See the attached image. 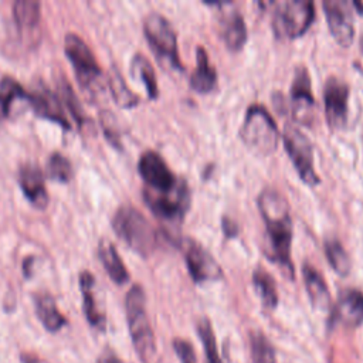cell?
<instances>
[{
  "label": "cell",
  "instance_id": "22",
  "mask_svg": "<svg viewBox=\"0 0 363 363\" xmlns=\"http://www.w3.org/2000/svg\"><path fill=\"white\" fill-rule=\"evenodd\" d=\"M94 285H95L94 275L89 274L88 271L81 272V275H79V286H81L82 299H84L85 316H86L88 322L92 326H95L98 329H104L105 328V315H104V312L98 306L95 291H94Z\"/></svg>",
  "mask_w": 363,
  "mask_h": 363
},
{
  "label": "cell",
  "instance_id": "12",
  "mask_svg": "<svg viewBox=\"0 0 363 363\" xmlns=\"http://www.w3.org/2000/svg\"><path fill=\"white\" fill-rule=\"evenodd\" d=\"M138 170L146 189L155 193L173 191L183 180L170 170L164 159L155 150H146L140 155Z\"/></svg>",
  "mask_w": 363,
  "mask_h": 363
},
{
  "label": "cell",
  "instance_id": "8",
  "mask_svg": "<svg viewBox=\"0 0 363 363\" xmlns=\"http://www.w3.org/2000/svg\"><path fill=\"white\" fill-rule=\"evenodd\" d=\"M143 200L149 210L162 221L180 224L189 211L191 194L187 182L183 179L182 183L169 193H155L145 189Z\"/></svg>",
  "mask_w": 363,
  "mask_h": 363
},
{
  "label": "cell",
  "instance_id": "37",
  "mask_svg": "<svg viewBox=\"0 0 363 363\" xmlns=\"http://www.w3.org/2000/svg\"><path fill=\"white\" fill-rule=\"evenodd\" d=\"M352 7H354L360 16H363V0L352 1Z\"/></svg>",
  "mask_w": 363,
  "mask_h": 363
},
{
  "label": "cell",
  "instance_id": "24",
  "mask_svg": "<svg viewBox=\"0 0 363 363\" xmlns=\"http://www.w3.org/2000/svg\"><path fill=\"white\" fill-rule=\"evenodd\" d=\"M130 72L135 78H138L146 92L147 96L150 99H156L159 96V85H157V79H156V72L153 69V65L150 64V61L140 52L135 54L130 62Z\"/></svg>",
  "mask_w": 363,
  "mask_h": 363
},
{
  "label": "cell",
  "instance_id": "33",
  "mask_svg": "<svg viewBox=\"0 0 363 363\" xmlns=\"http://www.w3.org/2000/svg\"><path fill=\"white\" fill-rule=\"evenodd\" d=\"M58 89L61 92V99L65 102L71 116L77 121V123L79 126H84V123L86 122V115H85V112L82 109V105L79 104V99H78L77 94L74 92L72 86L64 78H61Z\"/></svg>",
  "mask_w": 363,
  "mask_h": 363
},
{
  "label": "cell",
  "instance_id": "34",
  "mask_svg": "<svg viewBox=\"0 0 363 363\" xmlns=\"http://www.w3.org/2000/svg\"><path fill=\"white\" fill-rule=\"evenodd\" d=\"M172 345H173V350L177 354L180 363H197L196 352L190 342H187L186 339H182V337H176V339H173Z\"/></svg>",
  "mask_w": 363,
  "mask_h": 363
},
{
  "label": "cell",
  "instance_id": "6",
  "mask_svg": "<svg viewBox=\"0 0 363 363\" xmlns=\"http://www.w3.org/2000/svg\"><path fill=\"white\" fill-rule=\"evenodd\" d=\"M272 4L271 26L278 38H298L309 30L315 20V4L311 0H285Z\"/></svg>",
  "mask_w": 363,
  "mask_h": 363
},
{
  "label": "cell",
  "instance_id": "14",
  "mask_svg": "<svg viewBox=\"0 0 363 363\" xmlns=\"http://www.w3.org/2000/svg\"><path fill=\"white\" fill-rule=\"evenodd\" d=\"M328 28L335 41L342 47H350L354 40V20L352 3L346 0L322 1Z\"/></svg>",
  "mask_w": 363,
  "mask_h": 363
},
{
  "label": "cell",
  "instance_id": "27",
  "mask_svg": "<svg viewBox=\"0 0 363 363\" xmlns=\"http://www.w3.org/2000/svg\"><path fill=\"white\" fill-rule=\"evenodd\" d=\"M40 3L35 0H17L13 4V17L18 28H34L40 23Z\"/></svg>",
  "mask_w": 363,
  "mask_h": 363
},
{
  "label": "cell",
  "instance_id": "32",
  "mask_svg": "<svg viewBox=\"0 0 363 363\" xmlns=\"http://www.w3.org/2000/svg\"><path fill=\"white\" fill-rule=\"evenodd\" d=\"M47 174L60 183H68L72 177V166L69 160L60 152H54L47 162Z\"/></svg>",
  "mask_w": 363,
  "mask_h": 363
},
{
  "label": "cell",
  "instance_id": "3",
  "mask_svg": "<svg viewBox=\"0 0 363 363\" xmlns=\"http://www.w3.org/2000/svg\"><path fill=\"white\" fill-rule=\"evenodd\" d=\"M116 235L142 257L152 255L159 245V233L150 221L133 206H121L112 218Z\"/></svg>",
  "mask_w": 363,
  "mask_h": 363
},
{
  "label": "cell",
  "instance_id": "15",
  "mask_svg": "<svg viewBox=\"0 0 363 363\" xmlns=\"http://www.w3.org/2000/svg\"><path fill=\"white\" fill-rule=\"evenodd\" d=\"M329 323L345 328H357L363 323V292L349 288L340 292L330 315Z\"/></svg>",
  "mask_w": 363,
  "mask_h": 363
},
{
  "label": "cell",
  "instance_id": "13",
  "mask_svg": "<svg viewBox=\"0 0 363 363\" xmlns=\"http://www.w3.org/2000/svg\"><path fill=\"white\" fill-rule=\"evenodd\" d=\"M349 85L337 78L329 77L323 85L325 118L332 129H342L347 121L349 112Z\"/></svg>",
  "mask_w": 363,
  "mask_h": 363
},
{
  "label": "cell",
  "instance_id": "9",
  "mask_svg": "<svg viewBox=\"0 0 363 363\" xmlns=\"http://www.w3.org/2000/svg\"><path fill=\"white\" fill-rule=\"evenodd\" d=\"M64 51L74 67L81 86L84 89H92L102 77V71L86 43L79 35L69 33L64 38Z\"/></svg>",
  "mask_w": 363,
  "mask_h": 363
},
{
  "label": "cell",
  "instance_id": "19",
  "mask_svg": "<svg viewBox=\"0 0 363 363\" xmlns=\"http://www.w3.org/2000/svg\"><path fill=\"white\" fill-rule=\"evenodd\" d=\"M189 84L197 94H210L217 86V71L201 45L196 48V65L190 74Z\"/></svg>",
  "mask_w": 363,
  "mask_h": 363
},
{
  "label": "cell",
  "instance_id": "35",
  "mask_svg": "<svg viewBox=\"0 0 363 363\" xmlns=\"http://www.w3.org/2000/svg\"><path fill=\"white\" fill-rule=\"evenodd\" d=\"M221 230H223L225 237H235L238 234L237 223L233 218L227 217V216L221 218Z\"/></svg>",
  "mask_w": 363,
  "mask_h": 363
},
{
  "label": "cell",
  "instance_id": "20",
  "mask_svg": "<svg viewBox=\"0 0 363 363\" xmlns=\"http://www.w3.org/2000/svg\"><path fill=\"white\" fill-rule=\"evenodd\" d=\"M302 277L312 306L326 311L330 306V292L322 274L313 265L305 262L302 265Z\"/></svg>",
  "mask_w": 363,
  "mask_h": 363
},
{
  "label": "cell",
  "instance_id": "2",
  "mask_svg": "<svg viewBox=\"0 0 363 363\" xmlns=\"http://www.w3.org/2000/svg\"><path fill=\"white\" fill-rule=\"evenodd\" d=\"M130 339L142 363H160L153 329L146 312V295L140 285H133L125 298Z\"/></svg>",
  "mask_w": 363,
  "mask_h": 363
},
{
  "label": "cell",
  "instance_id": "1",
  "mask_svg": "<svg viewBox=\"0 0 363 363\" xmlns=\"http://www.w3.org/2000/svg\"><path fill=\"white\" fill-rule=\"evenodd\" d=\"M257 206L267 230V257L285 269L288 278L294 279V264L291 258L292 218L286 197L274 187H265L257 197Z\"/></svg>",
  "mask_w": 363,
  "mask_h": 363
},
{
  "label": "cell",
  "instance_id": "5",
  "mask_svg": "<svg viewBox=\"0 0 363 363\" xmlns=\"http://www.w3.org/2000/svg\"><path fill=\"white\" fill-rule=\"evenodd\" d=\"M143 33L162 67L183 71V64L179 55L177 34L172 23L160 13L150 11L143 20Z\"/></svg>",
  "mask_w": 363,
  "mask_h": 363
},
{
  "label": "cell",
  "instance_id": "28",
  "mask_svg": "<svg viewBox=\"0 0 363 363\" xmlns=\"http://www.w3.org/2000/svg\"><path fill=\"white\" fill-rule=\"evenodd\" d=\"M108 82L116 105H119L121 108H133L139 104V96L132 92V89L126 85L123 77L116 69L111 71Z\"/></svg>",
  "mask_w": 363,
  "mask_h": 363
},
{
  "label": "cell",
  "instance_id": "38",
  "mask_svg": "<svg viewBox=\"0 0 363 363\" xmlns=\"http://www.w3.org/2000/svg\"><path fill=\"white\" fill-rule=\"evenodd\" d=\"M359 47H360V51H362V54H363V35H362L360 40H359Z\"/></svg>",
  "mask_w": 363,
  "mask_h": 363
},
{
  "label": "cell",
  "instance_id": "25",
  "mask_svg": "<svg viewBox=\"0 0 363 363\" xmlns=\"http://www.w3.org/2000/svg\"><path fill=\"white\" fill-rule=\"evenodd\" d=\"M252 285L262 305L267 309H275L279 298H278L275 279L272 278V275L262 267H257L252 272Z\"/></svg>",
  "mask_w": 363,
  "mask_h": 363
},
{
  "label": "cell",
  "instance_id": "10",
  "mask_svg": "<svg viewBox=\"0 0 363 363\" xmlns=\"http://www.w3.org/2000/svg\"><path fill=\"white\" fill-rule=\"evenodd\" d=\"M286 106L292 119L299 125L312 126V123L315 122L316 104L312 94L311 75L305 65H298L295 69Z\"/></svg>",
  "mask_w": 363,
  "mask_h": 363
},
{
  "label": "cell",
  "instance_id": "11",
  "mask_svg": "<svg viewBox=\"0 0 363 363\" xmlns=\"http://www.w3.org/2000/svg\"><path fill=\"white\" fill-rule=\"evenodd\" d=\"M180 250L183 252L189 274L196 284H203L208 281H217L223 278V268L200 242L191 237H184L180 240Z\"/></svg>",
  "mask_w": 363,
  "mask_h": 363
},
{
  "label": "cell",
  "instance_id": "18",
  "mask_svg": "<svg viewBox=\"0 0 363 363\" xmlns=\"http://www.w3.org/2000/svg\"><path fill=\"white\" fill-rule=\"evenodd\" d=\"M20 187L26 199L37 208H45L48 204V193L44 183L43 172L37 164H24L18 176Z\"/></svg>",
  "mask_w": 363,
  "mask_h": 363
},
{
  "label": "cell",
  "instance_id": "26",
  "mask_svg": "<svg viewBox=\"0 0 363 363\" xmlns=\"http://www.w3.org/2000/svg\"><path fill=\"white\" fill-rule=\"evenodd\" d=\"M325 255L330 264V267L340 275H349L352 269V259L343 244L337 238H326L323 242Z\"/></svg>",
  "mask_w": 363,
  "mask_h": 363
},
{
  "label": "cell",
  "instance_id": "7",
  "mask_svg": "<svg viewBox=\"0 0 363 363\" xmlns=\"http://www.w3.org/2000/svg\"><path fill=\"white\" fill-rule=\"evenodd\" d=\"M285 150L299 177L308 186H318L320 179L313 164V149L308 136L294 123H286L282 132Z\"/></svg>",
  "mask_w": 363,
  "mask_h": 363
},
{
  "label": "cell",
  "instance_id": "36",
  "mask_svg": "<svg viewBox=\"0 0 363 363\" xmlns=\"http://www.w3.org/2000/svg\"><path fill=\"white\" fill-rule=\"evenodd\" d=\"M98 363H123V362L118 359L115 354H109V356H101L98 359Z\"/></svg>",
  "mask_w": 363,
  "mask_h": 363
},
{
  "label": "cell",
  "instance_id": "29",
  "mask_svg": "<svg viewBox=\"0 0 363 363\" xmlns=\"http://www.w3.org/2000/svg\"><path fill=\"white\" fill-rule=\"evenodd\" d=\"M250 350L252 363H277L275 349L261 330L250 333Z\"/></svg>",
  "mask_w": 363,
  "mask_h": 363
},
{
  "label": "cell",
  "instance_id": "4",
  "mask_svg": "<svg viewBox=\"0 0 363 363\" xmlns=\"http://www.w3.org/2000/svg\"><path fill=\"white\" fill-rule=\"evenodd\" d=\"M241 140L254 153L268 156L275 152L279 142V130L267 108L261 104L248 106L240 128Z\"/></svg>",
  "mask_w": 363,
  "mask_h": 363
},
{
  "label": "cell",
  "instance_id": "17",
  "mask_svg": "<svg viewBox=\"0 0 363 363\" xmlns=\"http://www.w3.org/2000/svg\"><path fill=\"white\" fill-rule=\"evenodd\" d=\"M27 99L38 116L52 121L65 129L71 128L69 121L62 109V105L58 96L52 94L47 86L41 89H35L34 92L28 94Z\"/></svg>",
  "mask_w": 363,
  "mask_h": 363
},
{
  "label": "cell",
  "instance_id": "16",
  "mask_svg": "<svg viewBox=\"0 0 363 363\" xmlns=\"http://www.w3.org/2000/svg\"><path fill=\"white\" fill-rule=\"evenodd\" d=\"M221 7L218 17V33L227 50L235 52L240 51L247 43V24L242 14L237 9L223 10V3H216Z\"/></svg>",
  "mask_w": 363,
  "mask_h": 363
},
{
  "label": "cell",
  "instance_id": "31",
  "mask_svg": "<svg viewBox=\"0 0 363 363\" xmlns=\"http://www.w3.org/2000/svg\"><path fill=\"white\" fill-rule=\"evenodd\" d=\"M24 88L16 79L4 77L0 81V119L9 116L11 102L17 98H24Z\"/></svg>",
  "mask_w": 363,
  "mask_h": 363
},
{
  "label": "cell",
  "instance_id": "21",
  "mask_svg": "<svg viewBox=\"0 0 363 363\" xmlns=\"http://www.w3.org/2000/svg\"><path fill=\"white\" fill-rule=\"evenodd\" d=\"M98 257H99L106 274L115 284L123 285L129 281V272H128L125 264L122 262V258L119 257L115 245L109 240H106V238L99 240Z\"/></svg>",
  "mask_w": 363,
  "mask_h": 363
},
{
  "label": "cell",
  "instance_id": "23",
  "mask_svg": "<svg viewBox=\"0 0 363 363\" xmlns=\"http://www.w3.org/2000/svg\"><path fill=\"white\" fill-rule=\"evenodd\" d=\"M35 311L38 319L50 332H57L67 323V319L58 311L54 298L48 294H41L35 296Z\"/></svg>",
  "mask_w": 363,
  "mask_h": 363
},
{
  "label": "cell",
  "instance_id": "30",
  "mask_svg": "<svg viewBox=\"0 0 363 363\" xmlns=\"http://www.w3.org/2000/svg\"><path fill=\"white\" fill-rule=\"evenodd\" d=\"M197 333H199V337L203 343L206 363H223V360L218 354V349H217L216 336H214V332H213L211 322L207 318H201L197 322Z\"/></svg>",
  "mask_w": 363,
  "mask_h": 363
}]
</instances>
